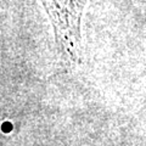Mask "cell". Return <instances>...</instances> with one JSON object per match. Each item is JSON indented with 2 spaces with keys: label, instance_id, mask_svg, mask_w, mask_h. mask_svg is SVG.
<instances>
[{
  "label": "cell",
  "instance_id": "1",
  "mask_svg": "<svg viewBox=\"0 0 146 146\" xmlns=\"http://www.w3.org/2000/svg\"><path fill=\"white\" fill-rule=\"evenodd\" d=\"M54 27L58 51L67 61L80 55V22L88 0H40Z\"/></svg>",
  "mask_w": 146,
  "mask_h": 146
}]
</instances>
